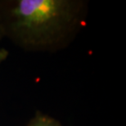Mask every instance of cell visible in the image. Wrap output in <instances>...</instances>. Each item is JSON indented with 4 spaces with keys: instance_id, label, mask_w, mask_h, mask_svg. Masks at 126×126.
Segmentation results:
<instances>
[{
    "instance_id": "3957f363",
    "label": "cell",
    "mask_w": 126,
    "mask_h": 126,
    "mask_svg": "<svg viewBox=\"0 0 126 126\" xmlns=\"http://www.w3.org/2000/svg\"><path fill=\"white\" fill-rule=\"evenodd\" d=\"M8 57V51L5 48H0V65Z\"/></svg>"
},
{
    "instance_id": "7a4b0ae2",
    "label": "cell",
    "mask_w": 126,
    "mask_h": 126,
    "mask_svg": "<svg viewBox=\"0 0 126 126\" xmlns=\"http://www.w3.org/2000/svg\"><path fill=\"white\" fill-rule=\"evenodd\" d=\"M27 126H62L58 120L44 113L38 111L30 120Z\"/></svg>"
},
{
    "instance_id": "277c9868",
    "label": "cell",
    "mask_w": 126,
    "mask_h": 126,
    "mask_svg": "<svg viewBox=\"0 0 126 126\" xmlns=\"http://www.w3.org/2000/svg\"><path fill=\"white\" fill-rule=\"evenodd\" d=\"M2 38H3V37H2V32H1V31H0V40H1V39H2Z\"/></svg>"
},
{
    "instance_id": "6da1fadb",
    "label": "cell",
    "mask_w": 126,
    "mask_h": 126,
    "mask_svg": "<svg viewBox=\"0 0 126 126\" xmlns=\"http://www.w3.org/2000/svg\"><path fill=\"white\" fill-rule=\"evenodd\" d=\"M86 13L82 0H0V31L23 50L53 52L72 42Z\"/></svg>"
}]
</instances>
